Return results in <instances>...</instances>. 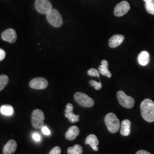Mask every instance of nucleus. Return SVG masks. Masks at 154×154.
I'll list each match as a JSON object with an SVG mask.
<instances>
[{
	"instance_id": "nucleus-1",
	"label": "nucleus",
	"mask_w": 154,
	"mask_h": 154,
	"mask_svg": "<svg viewBox=\"0 0 154 154\" xmlns=\"http://www.w3.org/2000/svg\"><path fill=\"white\" fill-rule=\"evenodd\" d=\"M141 115L143 119L148 122H154V102L150 99H146L140 105Z\"/></svg>"
},
{
	"instance_id": "nucleus-2",
	"label": "nucleus",
	"mask_w": 154,
	"mask_h": 154,
	"mask_svg": "<svg viewBox=\"0 0 154 154\" xmlns=\"http://www.w3.org/2000/svg\"><path fill=\"white\" fill-rule=\"evenodd\" d=\"M105 122L109 132L115 134L119 131L120 121L115 114L108 113L105 116Z\"/></svg>"
},
{
	"instance_id": "nucleus-3",
	"label": "nucleus",
	"mask_w": 154,
	"mask_h": 154,
	"mask_svg": "<svg viewBox=\"0 0 154 154\" xmlns=\"http://www.w3.org/2000/svg\"><path fill=\"white\" fill-rule=\"evenodd\" d=\"M74 100L79 105L83 107H91L94 105L93 99L86 94L77 92L74 95Z\"/></svg>"
},
{
	"instance_id": "nucleus-4",
	"label": "nucleus",
	"mask_w": 154,
	"mask_h": 154,
	"mask_svg": "<svg viewBox=\"0 0 154 154\" xmlns=\"http://www.w3.org/2000/svg\"><path fill=\"white\" fill-rule=\"evenodd\" d=\"M46 18L50 24L55 28H60L62 25L63 20L60 13L56 9H53L46 14Z\"/></svg>"
},
{
	"instance_id": "nucleus-5",
	"label": "nucleus",
	"mask_w": 154,
	"mask_h": 154,
	"mask_svg": "<svg viewBox=\"0 0 154 154\" xmlns=\"http://www.w3.org/2000/svg\"><path fill=\"white\" fill-rule=\"evenodd\" d=\"M117 99L122 106L126 108V109H132L135 105V100L130 97L127 95L123 91H118L117 94Z\"/></svg>"
},
{
	"instance_id": "nucleus-6",
	"label": "nucleus",
	"mask_w": 154,
	"mask_h": 154,
	"mask_svg": "<svg viewBox=\"0 0 154 154\" xmlns=\"http://www.w3.org/2000/svg\"><path fill=\"white\" fill-rule=\"evenodd\" d=\"M45 116L42 111L34 110L32 116V123L34 128L39 129L44 126Z\"/></svg>"
},
{
	"instance_id": "nucleus-7",
	"label": "nucleus",
	"mask_w": 154,
	"mask_h": 154,
	"mask_svg": "<svg viewBox=\"0 0 154 154\" xmlns=\"http://www.w3.org/2000/svg\"><path fill=\"white\" fill-rule=\"evenodd\" d=\"M35 7L38 13L46 15L53 9L52 5L48 0H36Z\"/></svg>"
},
{
	"instance_id": "nucleus-8",
	"label": "nucleus",
	"mask_w": 154,
	"mask_h": 154,
	"mask_svg": "<svg viewBox=\"0 0 154 154\" xmlns=\"http://www.w3.org/2000/svg\"><path fill=\"white\" fill-rule=\"evenodd\" d=\"M130 9V5L129 3L126 1H123L116 5L114 13L116 16H123L128 13Z\"/></svg>"
},
{
	"instance_id": "nucleus-9",
	"label": "nucleus",
	"mask_w": 154,
	"mask_h": 154,
	"mask_svg": "<svg viewBox=\"0 0 154 154\" xmlns=\"http://www.w3.org/2000/svg\"><path fill=\"white\" fill-rule=\"evenodd\" d=\"M29 85L33 89L42 90L48 87V82L44 78L39 77L33 79L29 83Z\"/></svg>"
},
{
	"instance_id": "nucleus-10",
	"label": "nucleus",
	"mask_w": 154,
	"mask_h": 154,
	"mask_svg": "<svg viewBox=\"0 0 154 154\" xmlns=\"http://www.w3.org/2000/svg\"><path fill=\"white\" fill-rule=\"evenodd\" d=\"M1 38L6 42L10 44H13L17 41V35L16 31L14 29H8L2 32Z\"/></svg>"
},
{
	"instance_id": "nucleus-11",
	"label": "nucleus",
	"mask_w": 154,
	"mask_h": 154,
	"mask_svg": "<svg viewBox=\"0 0 154 154\" xmlns=\"http://www.w3.org/2000/svg\"><path fill=\"white\" fill-rule=\"evenodd\" d=\"M65 112V116L71 123H75L79 121V116L75 115L73 113V106L71 103H67L66 105Z\"/></svg>"
},
{
	"instance_id": "nucleus-12",
	"label": "nucleus",
	"mask_w": 154,
	"mask_h": 154,
	"mask_svg": "<svg viewBox=\"0 0 154 154\" xmlns=\"http://www.w3.org/2000/svg\"><path fill=\"white\" fill-rule=\"evenodd\" d=\"M125 37L121 34H116L110 38L109 45L111 48H116L122 44L124 41Z\"/></svg>"
},
{
	"instance_id": "nucleus-13",
	"label": "nucleus",
	"mask_w": 154,
	"mask_h": 154,
	"mask_svg": "<svg viewBox=\"0 0 154 154\" xmlns=\"http://www.w3.org/2000/svg\"><path fill=\"white\" fill-rule=\"evenodd\" d=\"M85 144L90 145L93 149L95 151H97L98 150V147H97V146L99 144V140L97 136L94 134H90L88 135L86 139Z\"/></svg>"
},
{
	"instance_id": "nucleus-14",
	"label": "nucleus",
	"mask_w": 154,
	"mask_h": 154,
	"mask_svg": "<svg viewBox=\"0 0 154 154\" xmlns=\"http://www.w3.org/2000/svg\"><path fill=\"white\" fill-rule=\"evenodd\" d=\"M79 134V129L75 126L70 127L65 134V137L69 140H73Z\"/></svg>"
},
{
	"instance_id": "nucleus-15",
	"label": "nucleus",
	"mask_w": 154,
	"mask_h": 154,
	"mask_svg": "<svg viewBox=\"0 0 154 154\" xmlns=\"http://www.w3.org/2000/svg\"><path fill=\"white\" fill-rule=\"evenodd\" d=\"M17 145L14 140H10L6 144L3 149V154H11L16 150Z\"/></svg>"
},
{
	"instance_id": "nucleus-16",
	"label": "nucleus",
	"mask_w": 154,
	"mask_h": 154,
	"mask_svg": "<svg viewBox=\"0 0 154 154\" xmlns=\"http://www.w3.org/2000/svg\"><path fill=\"white\" fill-rule=\"evenodd\" d=\"M131 123L130 120L125 119L122 122L121 127V134L123 136H128L131 132Z\"/></svg>"
},
{
	"instance_id": "nucleus-17",
	"label": "nucleus",
	"mask_w": 154,
	"mask_h": 154,
	"mask_svg": "<svg viewBox=\"0 0 154 154\" xmlns=\"http://www.w3.org/2000/svg\"><path fill=\"white\" fill-rule=\"evenodd\" d=\"M108 66H109V63L107 61L103 60L101 61V65L99 66L98 70L100 74L110 78L112 76V75L109 70Z\"/></svg>"
},
{
	"instance_id": "nucleus-18",
	"label": "nucleus",
	"mask_w": 154,
	"mask_h": 154,
	"mask_svg": "<svg viewBox=\"0 0 154 154\" xmlns=\"http://www.w3.org/2000/svg\"><path fill=\"white\" fill-rule=\"evenodd\" d=\"M138 63L140 65L145 66L148 65L149 61V54L146 51H143L138 55Z\"/></svg>"
},
{
	"instance_id": "nucleus-19",
	"label": "nucleus",
	"mask_w": 154,
	"mask_h": 154,
	"mask_svg": "<svg viewBox=\"0 0 154 154\" xmlns=\"http://www.w3.org/2000/svg\"><path fill=\"white\" fill-rule=\"evenodd\" d=\"M1 113L5 116H11L14 114V109L11 105H3L0 107Z\"/></svg>"
},
{
	"instance_id": "nucleus-20",
	"label": "nucleus",
	"mask_w": 154,
	"mask_h": 154,
	"mask_svg": "<svg viewBox=\"0 0 154 154\" xmlns=\"http://www.w3.org/2000/svg\"><path fill=\"white\" fill-rule=\"evenodd\" d=\"M82 147L79 144H75L73 147H70L67 149L68 154H82Z\"/></svg>"
},
{
	"instance_id": "nucleus-21",
	"label": "nucleus",
	"mask_w": 154,
	"mask_h": 154,
	"mask_svg": "<svg viewBox=\"0 0 154 154\" xmlns=\"http://www.w3.org/2000/svg\"><path fill=\"white\" fill-rule=\"evenodd\" d=\"M9 82V78L6 75H0V91L5 88Z\"/></svg>"
},
{
	"instance_id": "nucleus-22",
	"label": "nucleus",
	"mask_w": 154,
	"mask_h": 154,
	"mask_svg": "<svg viewBox=\"0 0 154 154\" xmlns=\"http://www.w3.org/2000/svg\"><path fill=\"white\" fill-rule=\"evenodd\" d=\"M145 8L149 13L154 15V3H145Z\"/></svg>"
},
{
	"instance_id": "nucleus-23",
	"label": "nucleus",
	"mask_w": 154,
	"mask_h": 154,
	"mask_svg": "<svg viewBox=\"0 0 154 154\" xmlns=\"http://www.w3.org/2000/svg\"><path fill=\"white\" fill-rule=\"evenodd\" d=\"M89 84L91 86L94 87L95 90H99L100 89H101L102 88V83L100 82H97V81H95L94 80H91L89 82Z\"/></svg>"
},
{
	"instance_id": "nucleus-24",
	"label": "nucleus",
	"mask_w": 154,
	"mask_h": 154,
	"mask_svg": "<svg viewBox=\"0 0 154 154\" xmlns=\"http://www.w3.org/2000/svg\"><path fill=\"white\" fill-rule=\"evenodd\" d=\"M88 74L89 76L91 77H97L99 78V72L97 69L91 68L88 71Z\"/></svg>"
},
{
	"instance_id": "nucleus-25",
	"label": "nucleus",
	"mask_w": 154,
	"mask_h": 154,
	"mask_svg": "<svg viewBox=\"0 0 154 154\" xmlns=\"http://www.w3.org/2000/svg\"><path fill=\"white\" fill-rule=\"evenodd\" d=\"M61 148L58 146H56L50 151L49 154H61Z\"/></svg>"
},
{
	"instance_id": "nucleus-26",
	"label": "nucleus",
	"mask_w": 154,
	"mask_h": 154,
	"mask_svg": "<svg viewBox=\"0 0 154 154\" xmlns=\"http://www.w3.org/2000/svg\"><path fill=\"white\" fill-rule=\"evenodd\" d=\"M32 138L35 142H39L41 140V137L38 132H33L32 134Z\"/></svg>"
},
{
	"instance_id": "nucleus-27",
	"label": "nucleus",
	"mask_w": 154,
	"mask_h": 154,
	"mask_svg": "<svg viewBox=\"0 0 154 154\" xmlns=\"http://www.w3.org/2000/svg\"><path fill=\"white\" fill-rule=\"evenodd\" d=\"M42 130V132H43V134L45 135H50L51 134V132L50 131L49 129L48 128V127L46 126H44L41 128Z\"/></svg>"
},
{
	"instance_id": "nucleus-28",
	"label": "nucleus",
	"mask_w": 154,
	"mask_h": 154,
	"mask_svg": "<svg viewBox=\"0 0 154 154\" xmlns=\"http://www.w3.org/2000/svg\"><path fill=\"white\" fill-rule=\"evenodd\" d=\"M5 51L4 50L0 49V61H2L5 58Z\"/></svg>"
},
{
	"instance_id": "nucleus-29",
	"label": "nucleus",
	"mask_w": 154,
	"mask_h": 154,
	"mask_svg": "<svg viewBox=\"0 0 154 154\" xmlns=\"http://www.w3.org/2000/svg\"><path fill=\"white\" fill-rule=\"evenodd\" d=\"M137 154H151V153H149V152L146 151V150L141 149V150L138 151V152H137Z\"/></svg>"
},
{
	"instance_id": "nucleus-30",
	"label": "nucleus",
	"mask_w": 154,
	"mask_h": 154,
	"mask_svg": "<svg viewBox=\"0 0 154 154\" xmlns=\"http://www.w3.org/2000/svg\"><path fill=\"white\" fill-rule=\"evenodd\" d=\"M145 3H149V2H152V3H154V0H143Z\"/></svg>"
}]
</instances>
